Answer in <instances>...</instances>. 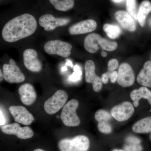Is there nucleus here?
I'll return each instance as SVG.
<instances>
[{"label": "nucleus", "mask_w": 151, "mask_h": 151, "mask_svg": "<svg viewBox=\"0 0 151 151\" xmlns=\"http://www.w3.org/2000/svg\"><path fill=\"white\" fill-rule=\"evenodd\" d=\"M37 22L34 17L24 14L8 22L2 31L4 40L14 42L31 35L36 30Z\"/></svg>", "instance_id": "nucleus-1"}, {"label": "nucleus", "mask_w": 151, "mask_h": 151, "mask_svg": "<svg viewBox=\"0 0 151 151\" xmlns=\"http://www.w3.org/2000/svg\"><path fill=\"white\" fill-rule=\"evenodd\" d=\"M89 146V139L84 135H78L71 139H62L58 143L60 151H87Z\"/></svg>", "instance_id": "nucleus-2"}, {"label": "nucleus", "mask_w": 151, "mask_h": 151, "mask_svg": "<svg viewBox=\"0 0 151 151\" xmlns=\"http://www.w3.org/2000/svg\"><path fill=\"white\" fill-rule=\"evenodd\" d=\"M78 105V100L72 99L68 101L63 107L60 119L65 126L75 127L80 124V119L76 113Z\"/></svg>", "instance_id": "nucleus-3"}, {"label": "nucleus", "mask_w": 151, "mask_h": 151, "mask_svg": "<svg viewBox=\"0 0 151 151\" xmlns=\"http://www.w3.org/2000/svg\"><path fill=\"white\" fill-rule=\"evenodd\" d=\"M68 99V95L64 90H58L48 100L44 105V108L47 113L53 115L63 108Z\"/></svg>", "instance_id": "nucleus-4"}, {"label": "nucleus", "mask_w": 151, "mask_h": 151, "mask_svg": "<svg viewBox=\"0 0 151 151\" xmlns=\"http://www.w3.org/2000/svg\"><path fill=\"white\" fill-rule=\"evenodd\" d=\"M72 48L70 44L58 40L49 41L44 45L45 50L47 54L57 55L63 58L70 56Z\"/></svg>", "instance_id": "nucleus-5"}, {"label": "nucleus", "mask_w": 151, "mask_h": 151, "mask_svg": "<svg viewBox=\"0 0 151 151\" xmlns=\"http://www.w3.org/2000/svg\"><path fill=\"white\" fill-rule=\"evenodd\" d=\"M3 70L4 78L9 83H21L25 79L23 73L13 59L10 60L8 64H4Z\"/></svg>", "instance_id": "nucleus-6"}, {"label": "nucleus", "mask_w": 151, "mask_h": 151, "mask_svg": "<svg viewBox=\"0 0 151 151\" xmlns=\"http://www.w3.org/2000/svg\"><path fill=\"white\" fill-rule=\"evenodd\" d=\"M134 112V108L133 104L129 102H124L113 107L111 109V114L117 121L122 122L129 119Z\"/></svg>", "instance_id": "nucleus-7"}, {"label": "nucleus", "mask_w": 151, "mask_h": 151, "mask_svg": "<svg viewBox=\"0 0 151 151\" xmlns=\"http://www.w3.org/2000/svg\"><path fill=\"white\" fill-rule=\"evenodd\" d=\"M2 132L4 134L16 136L19 139H27L32 138L34 136L33 130L29 127H21L17 123H13L3 126Z\"/></svg>", "instance_id": "nucleus-8"}, {"label": "nucleus", "mask_w": 151, "mask_h": 151, "mask_svg": "<svg viewBox=\"0 0 151 151\" xmlns=\"http://www.w3.org/2000/svg\"><path fill=\"white\" fill-rule=\"evenodd\" d=\"M68 18H56L50 14L43 15L40 17L39 23L47 31L52 30L58 27L66 25L70 22Z\"/></svg>", "instance_id": "nucleus-9"}, {"label": "nucleus", "mask_w": 151, "mask_h": 151, "mask_svg": "<svg viewBox=\"0 0 151 151\" xmlns=\"http://www.w3.org/2000/svg\"><path fill=\"white\" fill-rule=\"evenodd\" d=\"M117 82L123 87L132 86L135 81L134 73L131 65L124 63L119 67Z\"/></svg>", "instance_id": "nucleus-10"}, {"label": "nucleus", "mask_w": 151, "mask_h": 151, "mask_svg": "<svg viewBox=\"0 0 151 151\" xmlns=\"http://www.w3.org/2000/svg\"><path fill=\"white\" fill-rule=\"evenodd\" d=\"M85 81L87 83H92L94 92H99L102 88L101 78L95 74V66L94 62L91 60L86 61L84 65Z\"/></svg>", "instance_id": "nucleus-11"}, {"label": "nucleus", "mask_w": 151, "mask_h": 151, "mask_svg": "<svg viewBox=\"0 0 151 151\" xmlns=\"http://www.w3.org/2000/svg\"><path fill=\"white\" fill-rule=\"evenodd\" d=\"M107 40L98 34H90L84 39V47L88 52L95 53L100 48L104 50Z\"/></svg>", "instance_id": "nucleus-12"}, {"label": "nucleus", "mask_w": 151, "mask_h": 151, "mask_svg": "<svg viewBox=\"0 0 151 151\" xmlns=\"http://www.w3.org/2000/svg\"><path fill=\"white\" fill-rule=\"evenodd\" d=\"M9 111L16 122L23 124L30 125L34 120L32 114L22 106H11L9 108Z\"/></svg>", "instance_id": "nucleus-13"}, {"label": "nucleus", "mask_w": 151, "mask_h": 151, "mask_svg": "<svg viewBox=\"0 0 151 151\" xmlns=\"http://www.w3.org/2000/svg\"><path fill=\"white\" fill-rule=\"evenodd\" d=\"M37 52L32 49H27L23 52L24 63L28 70L34 72L41 70L42 65L37 58Z\"/></svg>", "instance_id": "nucleus-14"}, {"label": "nucleus", "mask_w": 151, "mask_h": 151, "mask_svg": "<svg viewBox=\"0 0 151 151\" xmlns=\"http://www.w3.org/2000/svg\"><path fill=\"white\" fill-rule=\"evenodd\" d=\"M97 24L93 19H87L75 24L68 29L71 35H78L92 32L96 29Z\"/></svg>", "instance_id": "nucleus-15"}, {"label": "nucleus", "mask_w": 151, "mask_h": 151, "mask_svg": "<svg viewBox=\"0 0 151 151\" xmlns=\"http://www.w3.org/2000/svg\"><path fill=\"white\" fill-rule=\"evenodd\" d=\"M22 103L26 105H30L35 102L36 93L33 86L29 84H25L20 86L18 90Z\"/></svg>", "instance_id": "nucleus-16"}, {"label": "nucleus", "mask_w": 151, "mask_h": 151, "mask_svg": "<svg viewBox=\"0 0 151 151\" xmlns=\"http://www.w3.org/2000/svg\"><path fill=\"white\" fill-rule=\"evenodd\" d=\"M115 17L116 20L124 29L130 32L136 30L134 20L128 12L122 10L118 11L115 14Z\"/></svg>", "instance_id": "nucleus-17"}, {"label": "nucleus", "mask_w": 151, "mask_h": 151, "mask_svg": "<svg viewBox=\"0 0 151 151\" xmlns=\"http://www.w3.org/2000/svg\"><path fill=\"white\" fill-rule=\"evenodd\" d=\"M130 97L135 107L139 106V101L142 98L147 100L149 104L151 105V91L145 86L133 90L130 94Z\"/></svg>", "instance_id": "nucleus-18"}, {"label": "nucleus", "mask_w": 151, "mask_h": 151, "mask_svg": "<svg viewBox=\"0 0 151 151\" xmlns=\"http://www.w3.org/2000/svg\"><path fill=\"white\" fill-rule=\"evenodd\" d=\"M137 80L141 85L151 88V61H147L144 64L138 74Z\"/></svg>", "instance_id": "nucleus-19"}, {"label": "nucleus", "mask_w": 151, "mask_h": 151, "mask_svg": "<svg viewBox=\"0 0 151 151\" xmlns=\"http://www.w3.org/2000/svg\"><path fill=\"white\" fill-rule=\"evenodd\" d=\"M132 129L135 133L146 134L151 132V116L139 120L132 126Z\"/></svg>", "instance_id": "nucleus-20"}, {"label": "nucleus", "mask_w": 151, "mask_h": 151, "mask_svg": "<svg viewBox=\"0 0 151 151\" xmlns=\"http://www.w3.org/2000/svg\"><path fill=\"white\" fill-rule=\"evenodd\" d=\"M151 12V2L145 0L141 3L137 14V20L141 26H144L146 18Z\"/></svg>", "instance_id": "nucleus-21"}, {"label": "nucleus", "mask_w": 151, "mask_h": 151, "mask_svg": "<svg viewBox=\"0 0 151 151\" xmlns=\"http://www.w3.org/2000/svg\"><path fill=\"white\" fill-rule=\"evenodd\" d=\"M57 10L66 12L73 8L74 0H49Z\"/></svg>", "instance_id": "nucleus-22"}, {"label": "nucleus", "mask_w": 151, "mask_h": 151, "mask_svg": "<svg viewBox=\"0 0 151 151\" xmlns=\"http://www.w3.org/2000/svg\"><path fill=\"white\" fill-rule=\"evenodd\" d=\"M103 29L108 37L112 39L119 37L122 33L121 29L116 25L106 24L103 26Z\"/></svg>", "instance_id": "nucleus-23"}, {"label": "nucleus", "mask_w": 151, "mask_h": 151, "mask_svg": "<svg viewBox=\"0 0 151 151\" xmlns=\"http://www.w3.org/2000/svg\"><path fill=\"white\" fill-rule=\"evenodd\" d=\"M111 114L105 110H99L97 111L94 115V118L97 122H108L112 119Z\"/></svg>", "instance_id": "nucleus-24"}, {"label": "nucleus", "mask_w": 151, "mask_h": 151, "mask_svg": "<svg viewBox=\"0 0 151 151\" xmlns=\"http://www.w3.org/2000/svg\"><path fill=\"white\" fill-rule=\"evenodd\" d=\"M127 8L128 12L134 20H137L136 14V0H127Z\"/></svg>", "instance_id": "nucleus-25"}, {"label": "nucleus", "mask_w": 151, "mask_h": 151, "mask_svg": "<svg viewBox=\"0 0 151 151\" xmlns=\"http://www.w3.org/2000/svg\"><path fill=\"white\" fill-rule=\"evenodd\" d=\"M98 129L100 132L104 134H110L112 132V127L108 122H98Z\"/></svg>", "instance_id": "nucleus-26"}, {"label": "nucleus", "mask_w": 151, "mask_h": 151, "mask_svg": "<svg viewBox=\"0 0 151 151\" xmlns=\"http://www.w3.org/2000/svg\"><path fill=\"white\" fill-rule=\"evenodd\" d=\"M124 149L127 151H142L143 148L140 144H129L125 145Z\"/></svg>", "instance_id": "nucleus-27"}, {"label": "nucleus", "mask_w": 151, "mask_h": 151, "mask_svg": "<svg viewBox=\"0 0 151 151\" xmlns=\"http://www.w3.org/2000/svg\"><path fill=\"white\" fill-rule=\"evenodd\" d=\"M81 75H82V71L81 69L75 70L72 73V75L69 76V80L73 82L78 81L81 79Z\"/></svg>", "instance_id": "nucleus-28"}, {"label": "nucleus", "mask_w": 151, "mask_h": 151, "mask_svg": "<svg viewBox=\"0 0 151 151\" xmlns=\"http://www.w3.org/2000/svg\"><path fill=\"white\" fill-rule=\"evenodd\" d=\"M118 66H119V63L117 60L111 59L108 63V70L110 71H113L118 68Z\"/></svg>", "instance_id": "nucleus-29"}, {"label": "nucleus", "mask_w": 151, "mask_h": 151, "mask_svg": "<svg viewBox=\"0 0 151 151\" xmlns=\"http://www.w3.org/2000/svg\"><path fill=\"white\" fill-rule=\"evenodd\" d=\"M126 142L129 144H140L141 143L140 139L134 136H129L126 138Z\"/></svg>", "instance_id": "nucleus-30"}, {"label": "nucleus", "mask_w": 151, "mask_h": 151, "mask_svg": "<svg viewBox=\"0 0 151 151\" xmlns=\"http://www.w3.org/2000/svg\"><path fill=\"white\" fill-rule=\"evenodd\" d=\"M109 78L112 83H114L117 81L118 79V73L116 71H113L109 75Z\"/></svg>", "instance_id": "nucleus-31"}, {"label": "nucleus", "mask_w": 151, "mask_h": 151, "mask_svg": "<svg viewBox=\"0 0 151 151\" xmlns=\"http://www.w3.org/2000/svg\"><path fill=\"white\" fill-rule=\"evenodd\" d=\"M109 74L108 73H103L101 76V80L102 82L104 84H107L108 81V78H109Z\"/></svg>", "instance_id": "nucleus-32"}, {"label": "nucleus", "mask_w": 151, "mask_h": 151, "mask_svg": "<svg viewBox=\"0 0 151 151\" xmlns=\"http://www.w3.org/2000/svg\"><path fill=\"white\" fill-rule=\"evenodd\" d=\"M5 123V119L2 111H1H1H0V125H1V127L4 126Z\"/></svg>", "instance_id": "nucleus-33"}, {"label": "nucleus", "mask_w": 151, "mask_h": 151, "mask_svg": "<svg viewBox=\"0 0 151 151\" xmlns=\"http://www.w3.org/2000/svg\"><path fill=\"white\" fill-rule=\"evenodd\" d=\"M65 65H68V66H70V67L72 68L73 67V63H72V61L70 60H66Z\"/></svg>", "instance_id": "nucleus-34"}, {"label": "nucleus", "mask_w": 151, "mask_h": 151, "mask_svg": "<svg viewBox=\"0 0 151 151\" xmlns=\"http://www.w3.org/2000/svg\"><path fill=\"white\" fill-rule=\"evenodd\" d=\"M124 0H111L112 2H113V3H120L122 2V1H124Z\"/></svg>", "instance_id": "nucleus-35"}, {"label": "nucleus", "mask_w": 151, "mask_h": 151, "mask_svg": "<svg viewBox=\"0 0 151 151\" xmlns=\"http://www.w3.org/2000/svg\"><path fill=\"white\" fill-rule=\"evenodd\" d=\"M81 69V68H80V67L77 65H75V66L73 68V70H74V71H75V70H79V69Z\"/></svg>", "instance_id": "nucleus-36"}, {"label": "nucleus", "mask_w": 151, "mask_h": 151, "mask_svg": "<svg viewBox=\"0 0 151 151\" xmlns=\"http://www.w3.org/2000/svg\"><path fill=\"white\" fill-rule=\"evenodd\" d=\"M101 55L103 57H105L107 56V53H106V52H105V51H102L101 52Z\"/></svg>", "instance_id": "nucleus-37"}, {"label": "nucleus", "mask_w": 151, "mask_h": 151, "mask_svg": "<svg viewBox=\"0 0 151 151\" xmlns=\"http://www.w3.org/2000/svg\"><path fill=\"white\" fill-rule=\"evenodd\" d=\"M0 75H1V79L0 81H2L3 80V77H4V74L2 73L1 70H0Z\"/></svg>", "instance_id": "nucleus-38"}, {"label": "nucleus", "mask_w": 151, "mask_h": 151, "mask_svg": "<svg viewBox=\"0 0 151 151\" xmlns=\"http://www.w3.org/2000/svg\"><path fill=\"white\" fill-rule=\"evenodd\" d=\"M67 67L66 66H63V67L62 68V71H65L66 70H67Z\"/></svg>", "instance_id": "nucleus-39"}, {"label": "nucleus", "mask_w": 151, "mask_h": 151, "mask_svg": "<svg viewBox=\"0 0 151 151\" xmlns=\"http://www.w3.org/2000/svg\"><path fill=\"white\" fill-rule=\"evenodd\" d=\"M34 151H45L44 150H42V149H36V150H35Z\"/></svg>", "instance_id": "nucleus-40"}, {"label": "nucleus", "mask_w": 151, "mask_h": 151, "mask_svg": "<svg viewBox=\"0 0 151 151\" xmlns=\"http://www.w3.org/2000/svg\"><path fill=\"white\" fill-rule=\"evenodd\" d=\"M112 151H124L123 150H117V149H116V150H113Z\"/></svg>", "instance_id": "nucleus-41"}, {"label": "nucleus", "mask_w": 151, "mask_h": 151, "mask_svg": "<svg viewBox=\"0 0 151 151\" xmlns=\"http://www.w3.org/2000/svg\"><path fill=\"white\" fill-rule=\"evenodd\" d=\"M150 24L151 26V19H150Z\"/></svg>", "instance_id": "nucleus-42"}, {"label": "nucleus", "mask_w": 151, "mask_h": 151, "mask_svg": "<svg viewBox=\"0 0 151 151\" xmlns=\"http://www.w3.org/2000/svg\"><path fill=\"white\" fill-rule=\"evenodd\" d=\"M57 117L58 119L59 118V116H57Z\"/></svg>", "instance_id": "nucleus-43"}, {"label": "nucleus", "mask_w": 151, "mask_h": 151, "mask_svg": "<svg viewBox=\"0 0 151 151\" xmlns=\"http://www.w3.org/2000/svg\"></svg>", "instance_id": "nucleus-44"}]
</instances>
